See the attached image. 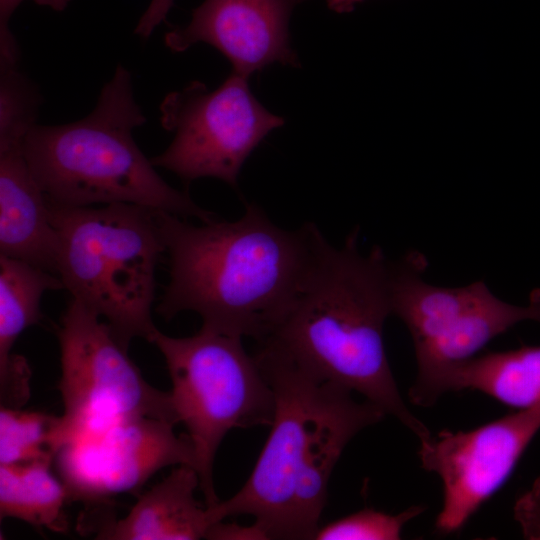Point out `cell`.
<instances>
[{"mask_svg":"<svg viewBox=\"0 0 540 540\" xmlns=\"http://www.w3.org/2000/svg\"><path fill=\"white\" fill-rule=\"evenodd\" d=\"M169 279L156 306L165 320L197 313L204 328L257 342L281 319L326 240L316 225H275L256 204L236 221L201 222L156 211Z\"/></svg>","mask_w":540,"mask_h":540,"instance_id":"1","label":"cell"},{"mask_svg":"<svg viewBox=\"0 0 540 540\" xmlns=\"http://www.w3.org/2000/svg\"><path fill=\"white\" fill-rule=\"evenodd\" d=\"M358 231L342 247L327 240L302 286L259 348L310 377L362 394L420 441L431 433L406 406L392 374L383 329L392 312L391 262L363 254Z\"/></svg>","mask_w":540,"mask_h":540,"instance_id":"2","label":"cell"},{"mask_svg":"<svg viewBox=\"0 0 540 540\" xmlns=\"http://www.w3.org/2000/svg\"><path fill=\"white\" fill-rule=\"evenodd\" d=\"M254 357L275 397L271 432L241 489L209 507L217 522L252 516L264 539H315L330 476L344 448L386 414L269 352L258 349Z\"/></svg>","mask_w":540,"mask_h":540,"instance_id":"3","label":"cell"},{"mask_svg":"<svg viewBox=\"0 0 540 540\" xmlns=\"http://www.w3.org/2000/svg\"><path fill=\"white\" fill-rule=\"evenodd\" d=\"M145 122L132 75L118 64L85 117L34 126L23 153L47 202L59 207L128 203L200 222L214 220L187 192L170 186L141 151L133 134Z\"/></svg>","mask_w":540,"mask_h":540,"instance_id":"4","label":"cell"},{"mask_svg":"<svg viewBox=\"0 0 540 540\" xmlns=\"http://www.w3.org/2000/svg\"><path fill=\"white\" fill-rule=\"evenodd\" d=\"M48 207L64 289L103 318L126 349L135 338L148 341L157 330L152 306L165 254L157 210L128 203Z\"/></svg>","mask_w":540,"mask_h":540,"instance_id":"5","label":"cell"},{"mask_svg":"<svg viewBox=\"0 0 540 540\" xmlns=\"http://www.w3.org/2000/svg\"><path fill=\"white\" fill-rule=\"evenodd\" d=\"M148 341L166 363L172 405L194 446L205 505H215L220 500L213 467L221 442L233 428L271 426L273 390L241 337L201 327L187 337H171L157 329Z\"/></svg>","mask_w":540,"mask_h":540,"instance_id":"6","label":"cell"},{"mask_svg":"<svg viewBox=\"0 0 540 540\" xmlns=\"http://www.w3.org/2000/svg\"><path fill=\"white\" fill-rule=\"evenodd\" d=\"M59 391L64 413L58 449L78 435L115 422L152 417L178 424L169 392L151 386L105 321L71 299L57 328Z\"/></svg>","mask_w":540,"mask_h":540,"instance_id":"7","label":"cell"},{"mask_svg":"<svg viewBox=\"0 0 540 540\" xmlns=\"http://www.w3.org/2000/svg\"><path fill=\"white\" fill-rule=\"evenodd\" d=\"M160 113L161 125L173 139L150 158L152 164L185 184L210 177L234 189L250 154L285 122L258 101L247 77L233 71L214 90L195 80L167 94Z\"/></svg>","mask_w":540,"mask_h":540,"instance_id":"8","label":"cell"},{"mask_svg":"<svg viewBox=\"0 0 540 540\" xmlns=\"http://www.w3.org/2000/svg\"><path fill=\"white\" fill-rule=\"evenodd\" d=\"M175 424L134 417L76 436L54 457L69 502L109 504L122 493L136 494L159 470L173 465L195 469L193 443Z\"/></svg>","mask_w":540,"mask_h":540,"instance_id":"9","label":"cell"},{"mask_svg":"<svg viewBox=\"0 0 540 540\" xmlns=\"http://www.w3.org/2000/svg\"><path fill=\"white\" fill-rule=\"evenodd\" d=\"M539 430L540 408H535L468 431L445 429L420 441L422 467L436 473L443 483L437 530L461 529L508 480Z\"/></svg>","mask_w":540,"mask_h":540,"instance_id":"10","label":"cell"},{"mask_svg":"<svg viewBox=\"0 0 540 540\" xmlns=\"http://www.w3.org/2000/svg\"><path fill=\"white\" fill-rule=\"evenodd\" d=\"M305 1L204 0L188 24L166 32L164 43L174 53L208 44L228 59L233 72L247 78L273 63L299 67L289 20Z\"/></svg>","mask_w":540,"mask_h":540,"instance_id":"11","label":"cell"},{"mask_svg":"<svg viewBox=\"0 0 540 540\" xmlns=\"http://www.w3.org/2000/svg\"><path fill=\"white\" fill-rule=\"evenodd\" d=\"M524 320L540 321V289L531 294L528 306H516L497 298L484 283L437 337L414 349L418 370L409 390L411 402L434 405L438 381L447 370L473 358L492 339Z\"/></svg>","mask_w":540,"mask_h":540,"instance_id":"12","label":"cell"},{"mask_svg":"<svg viewBox=\"0 0 540 540\" xmlns=\"http://www.w3.org/2000/svg\"><path fill=\"white\" fill-rule=\"evenodd\" d=\"M0 255L58 272L60 239L23 146L0 150Z\"/></svg>","mask_w":540,"mask_h":540,"instance_id":"13","label":"cell"},{"mask_svg":"<svg viewBox=\"0 0 540 540\" xmlns=\"http://www.w3.org/2000/svg\"><path fill=\"white\" fill-rule=\"evenodd\" d=\"M200 487L197 471L179 465L162 481L138 496L128 514L114 520L106 513L96 523L95 538L108 540H199L206 539L217 523L208 506L194 493Z\"/></svg>","mask_w":540,"mask_h":540,"instance_id":"14","label":"cell"},{"mask_svg":"<svg viewBox=\"0 0 540 540\" xmlns=\"http://www.w3.org/2000/svg\"><path fill=\"white\" fill-rule=\"evenodd\" d=\"M64 289L60 277L22 260L0 255V402L20 408L29 399L31 371L13 347L28 327L43 315L45 292Z\"/></svg>","mask_w":540,"mask_h":540,"instance_id":"15","label":"cell"},{"mask_svg":"<svg viewBox=\"0 0 540 540\" xmlns=\"http://www.w3.org/2000/svg\"><path fill=\"white\" fill-rule=\"evenodd\" d=\"M465 389L485 393L516 408H540V345L490 352L447 370L437 384L438 398Z\"/></svg>","mask_w":540,"mask_h":540,"instance_id":"16","label":"cell"},{"mask_svg":"<svg viewBox=\"0 0 540 540\" xmlns=\"http://www.w3.org/2000/svg\"><path fill=\"white\" fill-rule=\"evenodd\" d=\"M54 460L0 464V518H15L36 529L64 532L67 489L52 470Z\"/></svg>","mask_w":540,"mask_h":540,"instance_id":"17","label":"cell"},{"mask_svg":"<svg viewBox=\"0 0 540 540\" xmlns=\"http://www.w3.org/2000/svg\"><path fill=\"white\" fill-rule=\"evenodd\" d=\"M59 416L1 407L0 464L54 460Z\"/></svg>","mask_w":540,"mask_h":540,"instance_id":"18","label":"cell"},{"mask_svg":"<svg viewBox=\"0 0 540 540\" xmlns=\"http://www.w3.org/2000/svg\"><path fill=\"white\" fill-rule=\"evenodd\" d=\"M18 63L0 60V150L23 146L27 134L38 124L42 96Z\"/></svg>","mask_w":540,"mask_h":540,"instance_id":"19","label":"cell"},{"mask_svg":"<svg viewBox=\"0 0 540 540\" xmlns=\"http://www.w3.org/2000/svg\"><path fill=\"white\" fill-rule=\"evenodd\" d=\"M423 511L419 505L396 515L365 508L320 527L315 540H398L405 524Z\"/></svg>","mask_w":540,"mask_h":540,"instance_id":"20","label":"cell"},{"mask_svg":"<svg viewBox=\"0 0 540 540\" xmlns=\"http://www.w3.org/2000/svg\"><path fill=\"white\" fill-rule=\"evenodd\" d=\"M25 0H0V59L19 61L20 50L10 29V19Z\"/></svg>","mask_w":540,"mask_h":540,"instance_id":"21","label":"cell"},{"mask_svg":"<svg viewBox=\"0 0 540 540\" xmlns=\"http://www.w3.org/2000/svg\"><path fill=\"white\" fill-rule=\"evenodd\" d=\"M174 0H151L135 27L134 33L148 39L154 30L166 19Z\"/></svg>","mask_w":540,"mask_h":540,"instance_id":"22","label":"cell"},{"mask_svg":"<svg viewBox=\"0 0 540 540\" xmlns=\"http://www.w3.org/2000/svg\"><path fill=\"white\" fill-rule=\"evenodd\" d=\"M206 539L212 540H233V539H262L264 537L252 524L241 526L235 523H215L208 531Z\"/></svg>","mask_w":540,"mask_h":540,"instance_id":"23","label":"cell"},{"mask_svg":"<svg viewBox=\"0 0 540 540\" xmlns=\"http://www.w3.org/2000/svg\"><path fill=\"white\" fill-rule=\"evenodd\" d=\"M364 1L366 0H325L327 7L331 11L339 14L353 11L357 5Z\"/></svg>","mask_w":540,"mask_h":540,"instance_id":"24","label":"cell"},{"mask_svg":"<svg viewBox=\"0 0 540 540\" xmlns=\"http://www.w3.org/2000/svg\"><path fill=\"white\" fill-rule=\"evenodd\" d=\"M34 3L40 6L48 7L54 11H63L71 0H32Z\"/></svg>","mask_w":540,"mask_h":540,"instance_id":"25","label":"cell"}]
</instances>
